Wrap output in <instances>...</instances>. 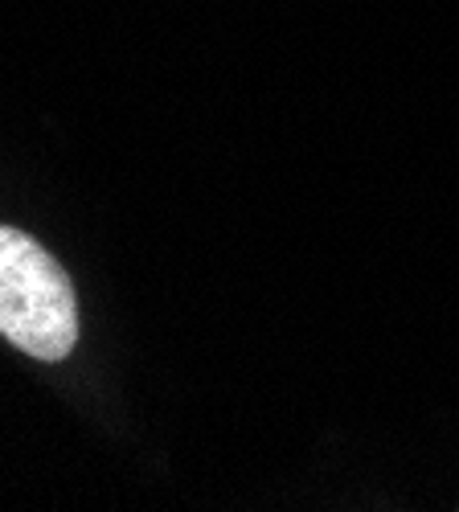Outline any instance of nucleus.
I'll return each mask as SVG.
<instances>
[{
    "mask_svg": "<svg viewBox=\"0 0 459 512\" xmlns=\"http://www.w3.org/2000/svg\"><path fill=\"white\" fill-rule=\"evenodd\" d=\"M0 336L37 361H66L78 345L70 275L17 226H0Z\"/></svg>",
    "mask_w": 459,
    "mask_h": 512,
    "instance_id": "nucleus-1",
    "label": "nucleus"
}]
</instances>
